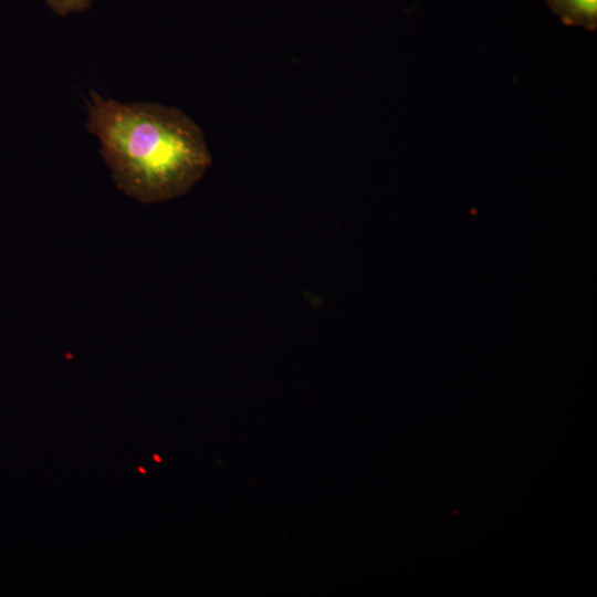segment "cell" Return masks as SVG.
Segmentation results:
<instances>
[{"label":"cell","mask_w":597,"mask_h":597,"mask_svg":"<svg viewBox=\"0 0 597 597\" xmlns=\"http://www.w3.org/2000/svg\"><path fill=\"white\" fill-rule=\"evenodd\" d=\"M86 127L116 187L142 202L187 193L212 158L202 129L188 115L157 103H122L90 94Z\"/></svg>","instance_id":"1"},{"label":"cell","mask_w":597,"mask_h":597,"mask_svg":"<svg viewBox=\"0 0 597 597\" xmlns=\"http://www.w3.org/2000/svg\"><path fill=\"white\" fill-rule=\"evenodd\" d=\"M564 24L588 31L597 29V0H544Z\"/></svg>","instance_id":"2"},{"label":"cell","mask_w":597,"mask_h":597,"mask_svg":"<svg viewBox=\"0 0 597 597\" xmlns=\"http://www.w3.org/2000/svg\"><path fill=\"white\" fill-rule=\"evenodd\" d=\"M48 7L57 15L78 13L90 8L93 0H44Z\"/></svg>","instance_id":"3"},{"label":"cell","mask_w":597,"mask_h":597,"mask_svg":"<svg viewBox=\"0 0 597 597\" xmlns=\"http://www.w3.org/2000/svg\"><path fill=\"white\" fill-rule=\"evenodd\" d=\"M154 459H156V461H158V462L160 461L159 457H157V455H154Z\"/></svg>","instance_id":"4"}]
</instances>
